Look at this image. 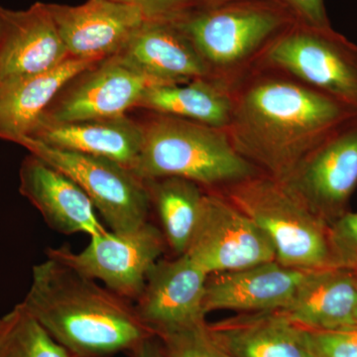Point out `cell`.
I'll use <instances>...</instances> for the list:
<instances>
[{"label":"cell","mask_w":357,"mask_h":357,"mask_svg":"<svg viewBox=\"0 0 357 357\" xmlns=\"http://www.w3.org/2000/svg\"><path fill=\"white\" fill-rule=\"evenodd\" d=\"M138 9L147 21L178 22L204 6L203 0H107Z\"/></svg>","instance_id":"27"},{"label":"cell","mask_w":357,"mask_h":357,"mask_svg":"<svg viewBox=\"0 0 357 357\" xmlns=\"http://www.w3.org/2000/svg\"><path fill=\"white\" fill-rule=\"evenodd\" d=\"M282 182L328 225L349 211L357 187V119L328 136Z\"/></svg>","instance_id":"10"},{"label":"cell","mask_w":357,"mask_h":357,"mask_svg":"<svg viewBox=\"0 0 357 357\" xmlns=\"http://www.w3.org/2000/svg\"><path fill=\"white\" fill-rule=\"evenodd\" d=\"M337 265L357 270V213L347 211L330 225Z\"/></svg>","instance_id":"28"},{"label":"cell","mask_w":357,"mask_h":357,"mask_svg":"<svg viewBox=\"0 0 357 357\" xmlns=\"http://www.w3.org/2000/svg\"><path fill=\"white\" fill-rule=\"evenodd\" d=\"M48 7L70 57L93 62L119 53L147 21L138 9L107 0Z\"/></svg>","instance_id":"13"},{"label":"cell","mask_w":357,"mask_h":357,"mask_svg":"<svg viewBox=\"0 0 357 357\" xmlns=\"http://www.w3.org/2000/svg\"><path fill=\"white\" fill-rule=\"evenodd\" d=\"M256 65L285 73L357 112V45L333 27L294 22Z\"/></svg>","instance_id":"6"},{"label":"cell","mask_w":357,"mask_h":357,"mask_svg":"<svg viewBox=\"0 0 357 357\" xmlns=\"http://www.w3.org/2000/svg\"><path fill=\"white\" fill-rule=\"evenodd\" d=\"M128 354L130 357H170L156 335L142 340Z\"/></svg>","instance_id":"30"},{"label":"cell","mask_w":357,"mask_h":357,"mask_svg":"<svg viewBox=\"0 0 357 357\" xmlns=\"http://www.w3.org/2000/svg\"><path fill=\"white\" fill-rule=\"evenodd\" d=\"M354 272H356V293H357V270H356V271H354ZM356 319L357 321V299H356Z\"/></svg>","instance_id":"32"},{"label":"cell","mask_w":357,"mask_h":357,"mask_svg":"<svg viewBox=\"0 0 357 357\" xmlns=\"http://www.w3.org/2000/svg\"><path fill=\"white\" fill-rule=\"evenodd\" d=\"M151 208L161 223L167 246L185 255L198 222L206 189L187 178L167 177L145 181Z\"/></svg>","instance_id":"23"},{"label":"cell","mask_w":357,"mask_h":357,"mask_svg":"<svg viewBox=\"0 0 357 357\" xmlns=\"http://www.w3.org/2000/svg\"><path fill=\"white\" fill-rule=\"evenodd\" d=\"M70 57L48 3L25 10L0 6V84L53 69Z\"/></svg>","instance_id":"14"},{"label":"cell","mask_w":357,"mask_h":357,"mask_svg":"<svg viewBox=\"0 0 357 357\" xmlns=\"http://www.w3.org/2000/svg\"><path fill=\"white\" fill-rule=\"evenodd\" d=\"M294 22L280 0H236L199 7L175 23L191 40L211 77L229 86Z\"/></svg>","instance_id":"4"},{"label":"cell","mask_w":357,"mask_h":357,"mask_svg":"<svg viewBox=\"0 0 357 357\" xmlns=\"http://www.w3.org/2000/svg\"><path fill=\"white\" fill-rule=\"evenodd\" d=\"M185 255L208 275L276 261L267 234L229 199L211 190H206Z\"/></svg>","instance_id":"9"},{"label":"cell","mask_w":357,"mask_h":357,"mask_svg":"<svg viewBox=\"0 0 357 357\" xmlns=\"http://www.w3.org/2000/svg\"><path fill=\"white\" fill-rule=\"evenodd\" d=\"M208 277L188 255L161 258L150 270L135 301L138 318L155 335L204 321Z\"/></svg>","instance_id":"12"},{"label":"cell","mask_w":357,"mask_h":357,"mask_svg":"<svg viewBox=\"0 0 357 357\" xmlns=\"http://www.w3.org/2000/svg\"><path fill=\"white\" fill-rule=\"evenodd\" d=\"M116 56L161 84L211 77L208 65L175 22L146 21Z\"/></svg>","instance_id":"17"},{"label":"cell","mask_w":357,"mask_h":357,"mask_svg":"<svg viewBox=\"0 0 357 357\" xmlns=\"http://www.w3.org/2000/svg\"><path fill=\"white\" fill-rule=\"evenodd\" d=\"M2 318H0V325H1Z\"/></svg>","instance_id":"33"},{"label":"cell","mask_w":357,"mask_h":357,"mask_svg":"<svg viewBox=\"0 0 357 357\" xmlns=\"http://www.w3.org/2000/svg\"><path fill=\"white\" fill-rule=\"evenodd\" d=\"M296 22L312 27H332L325 0H280Z\"/></svg>","instance_id":"29"},{"label":"cell","mask_w":357,"mask_h":357,"mask_svg":"<svg viewBox=\"0 0 357 357\" xmlns=\"http://www.w3.org/2000/svg\"><path fill=\"white\" fill-rule=\"evenodd\" d=\"M167 246L163 232L147 222L128 234L114 231L91 238L84 250L74 252L68 246L48 248L47 256L66 263L128 301H136L155 263Z\"/></svg>","instance_id":"8"},{"label":"cell","mask_w":357,"mask_h":357,"mask_svg":"<svg viewBox=\"0 0 357 357\" xmlns=\"http://www.w3.org/2000/svg\"><path fill=\"white\" fill-rule=\"evenodd\" d=\"M232 1H236V0H203L204 6H220V4Z\"/></svg>","instance_id":"31"},{"label":"cell","mask_w":357,"mask_h":357,"mask_svg":"<svg viewBox=\"0 0 357 357\" xmlns=\"http://www.w3.org/2000/svg\"><path fill=\"white\" fill-rule=\"evenodd\" d=\"M22 304L74 357L128 354L155 335L130 301L48 256L33 267L31 286Z\"/></svg>","instance_id":"2"},{"label":"cell","mask_w":357,"mask_h":357,"mask_svg":"<svg viewBox=\"0 0 357 357\" xmlns=\"http://www.w3.org/2000/svg\"><path fill=\"white\" fill-rule=\"evenodd\" d=\"M211 191L222 195L267 234L279 264L298 270L338 266L330 225L282 181L258 174Z\"/></svg>","instance_id":"5"},{"label":"cell","mask_w":357,"mask_h":357,"mask_svg":"<svg viewBox=\"0 0 357 357\" xmlns=\"http://www.w3.org/2000/svg\"><path fill=\"white\" fill-rule=\"evenodd\" d=\"M311 357H357V328L311 330L302 326Z\"/></svg>","instance_id":"26"},{"label":"cell","mask_w":357,"mask_h":357,"mask_svg":"<svg viewBox=\"0 0 357 357\" xmlns=\"http://www.w3.org/2000/svg\"><path fill=\"white\" fill-rule=\"evenodd\" d=\"M18 145L58 169L88 194L110 231L124 234L149 222L146 182L112 160L66 151L25 137Z\"/></svg>","instance_id":"7"},{"label":"cell","mask_w":357,"mask_h":357,"mask_svg":"<svg viewBox=\"0 0 357 357\" xmlns=\"http://www.w3.org/2000/svg\"><path fill=\"white\" fill-rule=\"evenodd\" d=\"M96 63L69 57L46 72L0 84V139L18 144L29 136L61 89Z\"/></svg>","instance_id":"21"},{"label":"cell","mask_w":357,"mask_h":357,"mask_svg":"<svg viewBox=\"0 0 357 357\" xmlns=\"http://www.w3.org/2000/svg\"><path fill=\"white\" fill-rule=\"evenodd\" d=\"M232 112L225 130L257 170L284 181L357 112L280 70L255 65L229 84Z\"/></svg>","instance_id":"1"},{"label":"cell","mask_w":357,"mask_h":357,"mask_svg":"<svg viewBox=\"0 0 357 357\" xmlns=\"http://www.w3.org/2000/svg\"><path fill=\"white\" fill-rule=\"evenodd\" d=\"M356 272L349 268L309 270L292 300L281 310L296 324L311 330L357 328Z\"/></svg>","instance_id":"19"},{"label":"cell","mask_w":357,"mask_h":357,"mask_svg":"<svg viewBox=\"0 0 357 357\" xmlns=\"http://www.w3.org/2000/svg\"><path fill=\"white\" fill-rule=\"evenodd\" d=\"M206 326L234 357H311L302 326L281 310L241 312Z\"/></svg>","instance_id":"20"},{"label":"cell","mask_w":357,"mask_h":357,"mask_svg":"<svg viewBox=\"0 0 357 357\" xmlns=\"http://www.w3.org/2000/svg\"><path fill=\"white\" fill-rule=\"evenodd\" d=\"M0 357H74L40 325L22 302L2 318Z\"/></svg>","instance_id":"24"},{"label":"cell","mask_w":357,"mask_h":357,"mask_svg":"<svg viewBox=\"0 0 357 357\" xmlns=\"http://www.w3.org/2000/svg\"><path fill=\"white\" fill-rule=\"evenodd\" d=\"M20 192L40 211L45 222L63 234H84L89 238L109 229L96 215L95 204L75 181L35 155L21 164Z\"/></svg>","instance_id":"15"},{"label":"cell","mask_w":357,"mask_h":357,"mask_svg":"<svg viewBox=\"0 0 357 357\" xmlns=\"http://www.w3.org/2000/svg\"><path fill=\"white\" fill-rule=\"evenodd\" d=\"M206 325L204 319L156 337L170 357H234L213 340Z\"/></svg>","instance_id":"25"},{"label":"cell","mask_w":357,"mask_h":357,"mask_svg":"<svg viewBox=\"0 0 357 357\" xmlns=\"http://www.w3.org/2000/svg\"><path fill=\"white\" fill-rule=\"evenodd\" d=\"M136 109L225 129L231 116L232 98L227 84L213 77H201L187 83L151 86Z\"/></svg>","instance_id":"22"},{"label":"cell","mask_w":357,"mask_h":357,"mask_svg":"<svg viewBox=\"0 0 357 357\" xmlns=\"http://www.w3.org/2000/svg\"><path fill=\"white\" fill-rule=\"evenodd\" d=\"M141 126L133 172L144 181L178 177L218 190L262 174L237 152L225 128L155 112Z\"/></svg>","instance_id":"3"},{"label":"cell","mask_w":357,"mask_h":357,"mask_svg":"<svg viewBox=\"0 0 357 357\" xmlns=\"http://www.w3.org/2000/svg\"><path fill=\"white\" fill-rule=\"evenodd\" d=\"M307 271L272 261L208 275L203 301L204 314L215 311L241 314L285 309Z\"/></svg>","instance_id":"16"},{"label":"cell","mask_w":357,"mask_h":357,"mask_svg":"<svg viewBox=\"0 0 357 357\" xmlns=\"http://www.w3.org/2000/svg\"><path fill=\"white\" fill-rule=\"evenodd\" d=\"M27 137L48 146L100 157L134 170L143 142L140 122L128 115L67 123L38 121Z\"/></svg>","instance_id":"18"},{"label":"cell","mask_w":357,"mask_h":357,"mask_svg":"<svg viewBox=\"0 0 357 357\" xmlns=\"http://www.w3.org/2000/svg\"><path fill=\"white\" fill-rule=\"evenodd\" d=\"M158 84L114 55L73 77L39 121L67 123L121 116L136 109L145 91Z\"/></svg>","instance_id":"11"}]
</instances>
